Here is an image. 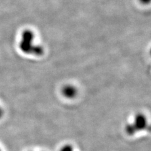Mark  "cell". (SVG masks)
Here are the masks:
<instances>
[{"label":"cell","mask_w":151,"mask_h":151,"mask_svg":"<svg viewBox=\"0 0 151 151\" xmlns=\"http://www.w3.org/2000/svg\"><path fill=\"white\" fill-rule=\"evenodd\" d=\"M34 34L30 30H25L22 32L19 47L22 52L26 54H32L37 56L44 54L43 47L34 44Z\"/></svg>","instance_id":"cell-1"},{"label":"cell","mask_w":151,"mask_h":151,"mask_svg":"<svg viewBox=\"0 0 151 151\" xmlns=\"http://www.w3.org/2000/svg\"><path fill=\"white\" fill-rule=\"evenodd\" d=\"M147 127V118L142 114H138L133 122L125 126V132L129 135H133L137 132L145 130Z\"/></svg>","instance_id":"cell-2"},{"label":"cell","mask_w":151,"mask_h":151,"mask_svg":"<svg viewBox=\"0 0 151 151\" xmlns=\"http://www.w3.org/2000/svg\"><path fill=\"white\" fill-rule=\"evenodd\" d=\"M78 91L76 88L72 85H66L62 89V93L67 98H73L76 96Z\"/></svg>","instance_id":"cell-3"},{"label":"cell","mask_w":151,"mask_h":151,"mask_svg":"<svg viewBox=\"0 0 151 151\" xmlns=\"http://www.w3.org/2000/svg\"><path fill=\"white\" fill-rule=\"evenodd\" d=\"M60 151H74V148L71 145L65 144L60 148Z\"/></svg>","instance_id":"cell-4"},{"label":"cell","mask_w":151,"mask_h":151,"mask_svg":"<svg viewBox=\"0 0 151 151\" xmlns=\"http://www.w3.org/2000/svg\"><path fill=\"white\" fill-rule=\"evenodd\" d=\"M3 114H4L3 110L2 109V108H1V106H0V119H1V118L3 117Z\"/></svg>","instance_id":"cell-5"},{"label":"cell","mask_w":151,"mask_h":151,"mask_svg":"<svg viewBox=\"0 0 151 151\" xmlns=\"http://www.w3.org/2000/svg\"><path fill=\"white\" fill-rule=\"evenodd\" d=\"M140 1L143 4H147L150 2V0H140Z\"/></svg>","instance_id":"cell-6"},{"label":"cell","mask_w":151,"mask_h":151,"mask_svg":"<svg viewBox=\"0 0 151 151\" xmlns=\"http://www.w3.org/2000/svg\"><path fill=\"white\" fill-rule=\"evenodd\" d=\"M0 151H1V149H0Z\"/></svg>","instance_id":"cell-7"}]
</instances>
